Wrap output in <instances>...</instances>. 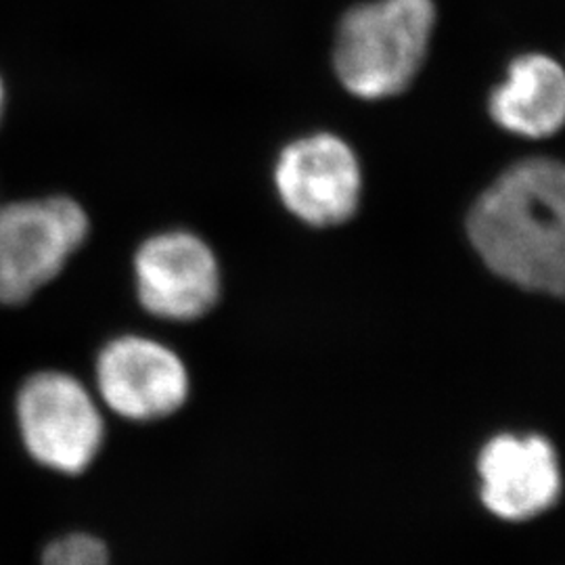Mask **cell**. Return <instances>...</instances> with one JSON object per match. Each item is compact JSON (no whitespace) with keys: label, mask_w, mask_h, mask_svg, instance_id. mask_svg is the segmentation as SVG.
I'll use <instances>...</instances> for the list:
<instances>
[{"label":"cell","mask_w":565,"mask_h":565,"mask_svg":"<svg viewBox=\"0 0 565 565\" xmlns=\"http://www.w3.org/2000/svg\"><path fill=\"white\" fill-rule=\"evenodd\" d=\"M565 172L555 160L511 166L467 216L471 245L501 279L562 296L565 285Z\"/></svg>","instance_id":"6da1fadb"},{"label":"cell","mask_w":565,"mask_h":565,"mask_svg":"<svg viewBox=\"0 0 565 565\" xmlns=\"http://www.w3.org/2000/svg\"><path fill=\"white\" fill-rule=\"evenodd\" d=\"M434 23V0H375L352 9L333 51L343 88L369 102L401 95L424 65Z\"/></svg>","instance_id":"7a4b0ae2"},{"label":"cell","mask_w":565,"mask_h":565,"mask_svg":"<svg viewBox=\"0 0 565 565\" xmlns=\"http://www.w3.org/2000/svg\"><path fill=\"white\" fill-rule=\"evenodd\" d=\"M90 221L65 195L0 202V303L30 300L88 237Z\"/></svg>","instance_id":"3957f363"},{"label":"cell","mask_w":565,"mask_h":565,"mask_svg":"<svg viewBox=\"0 0 565 565\" xmlns=\"http://www.w3.org/2000/svg\"><path fill=\"white\" fill-rule=\"evenodd\" d=\"M21 443L34 461L76 476L99 455L105 436L99 406L70 373L41 371L18 394Z\"/></svg>","instance_id":"277c9868"},{"label":"cell","mask_w":565,"mask_h":565,"mask_svg":"<svg viewBox=\"0 0 565 565\" xmlns=\"http://www.w3.org/2000/svg\"><path fill=\"white\" fill-rule=\"evenodd\" d=\"M285 207L310 226L348 223L361 203L356 153L335 135H310L287 145L275 168Z\"/></svg>","instance_id":"5b68a950"},{"label":"cell","mask_w":565,"mask_h":565,"mask_svg":"<svg viewBox=\"0 0 565 565\" xmlns=\"http://www.w3.org/2000/svg\"><path fill=\"white\" fill-rule=\"evenodd\" d=\"M142 308L166 321H195L221 294V268L207 243L193 233L170 231L142 243L135 256Z\"/></svg>","instance_id":"8992f818"},{"label":"cell","mask_w":565,"mask_h":565,"mask_svg":"<svg viewBox=\"0 0 565 565\" xmlns=\"http://www.w3.org/2000/svg\"><path fill=\"white\" fill-rule=\"evenodd\" d=\"M103 403L130 422H156L181 408L189 375L181 356L163 343L124 335L107 343L97 359Z\"/></svg>","instance_id":"52a82bcc"},{"label":"cell","mask_w":565,"mask_h":565,"mask_svg":"<svg viewBox=\"0 0 565 565\" xmlns=\"http://www.w3.org/2000/svg\"><path fill=\"white\" fill-rule=\"evenodd\" d=\"M482 501L499 518L525 522L555 505L562 471L553 445L541 436L503 434L478 459Z\"/></svg>","instance_id":"ba28073f"},{"label":"cell","mask_w":565,"mask_h":565,"mask_svg":"<svg viewBox=\"0 0 565 565\" xmlns=\"http://www.w3.org/2000/svg\"><path fill=\"white\" fill-rule=\"evenodd\" d=\"M490 116L501 128L525 139L555 135L565 118L562 65L541 53L513 61L507 81L490 97Z\"/></svg>","instance_id":"9c48e42d"},{"label":"cell","mask_w":565,"mask_h":565,"mask_svg":"<svg viewBox=\"0 0 565 565\" xmlns=\"http://www.w3.org/2000/svg\"><path fill=\"white\" fill-rule=\"evenodd\" d=\"M42 565H109V551L97 536L74 532L46 546Z\"/></svg>","instance_id":"30bf717a"},{"label":"cell","mask_w":565,"mask_h":565,"mask_svg":"<svg viewBox=\"0 0 565 565\" xmlns=\"http://www.w3.org/2000/svg\"><path fill=\"white\" fill-rule=\"evenodd\" d=\"M2 109H4V84L0 78V118H2Z\"/></svg>","instance_id":"8fae6325"}]
</instances>
